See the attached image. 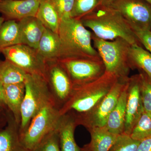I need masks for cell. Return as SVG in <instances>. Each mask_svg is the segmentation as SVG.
Returning <instances> with one entry per match:
<instances>
[{
  "mask_svg": "<svg viewBox=\"0 0 151 151\" xmlns=\"http://www.w3.org/2000/svg\"><path fill=\"white\" fill-rule=\"evenodd\" d=\"M129 78L127 80L119 79L106 96L88 113L74 115L78 125L84 126L88 130L94 127H105Z\"/></svg>",
  "mask_w": 151,
  "mask_h": 151,
  "instance_id": "cell-7",
  "label": "cell"
},
{
  "mask_svg": "<svg viewBox=\"0 0 151 151\" xmlns=\"http://www.w3.org/2000/svg\"><path fill=\"white\" fill-rule=\"evenodd\" d=\"M140 142L132 139L129 135L123 133L118 135L109 151H137Z\"/></svg>",
  "mask_w": 151,
  "mask_h": 151,
  "instance_id": "cell-28",
  "label": "cell"
},
{
  "mask_svg": "<svg viewBox=\"0 0 151 151\" xmlns=\"http://www.w3.org/2000/svg\"><path fill=\"white\" fill-rule=\"evenodd\" d=\"M141 97L144 110L151 113V77L139 71Z\"/></svg>",
  "mask_w": 151,
  "mask_h": 151,
  "instance_id": "cell-27",
  "label": "cell"
},
{
  "mask_svg": "<svg viewBox=\"0 0 151 151\" xmlns=\"http://www.w3.org/2000/svg\"><path fill=\"white\" fill-rule=\"evenodd\" d=\"M100 5L99 0H75L71 17L80 19Z\"/></svg>",
  "mask_w": 151,
  "mask_h": 151,
  "instance_id": "cell-26",
  "label": "cell"
},
{
  "mask_svg": "<svg viewBox=\"0 0 151 151\" xmlns=\"http://www.w3.org/2000/svg\"><path fill=\"white\" fill-rule=\"evenodd\" d=\"M116 0H99L100 5L110 7Z\"/></svg>",
  "mask_w": 151,
  "mask_h": 151,
  "instance_id": "cell-34",
  "label": "cell"
},
{
  "mask_svg": "<svg viewBox=\"0 0 151 151\" xmlns=\"http://www.w3.org/2000/svg\"><path fill=\"white\" fill-rule=\"evenodd\" d=\"M140 43L151 53V31L136 30L133 31Z\"/></svg>",
  "mask_w": 151,
  "mask_h": 151,
  "instance_id": "cell-31",
  "label": "cell"
},
{
  "mask_svg": "<svg viewBox=\"0 0 151 151\" xmlns=\"http://www.w3.org/2000/svg\"><path fill=\"white\" fill-rule=\"evenodd\" d=\"M5 20V19L4 18V17H0V28L4 22Z\"/></svg>",
  "mask_w": 151,
  "mask_h": 151,
  "instance_id": "cell-36",
  "label": "cell"
},
{
  "mask_svg": "<svg viewBox=\"0 0 151 151\" xmlns=\"http://www.w3.org/2000/svg\"><path fill=\"white\" fill-rule=\"evenodd\" d=\"M119 79L105 71L95 81L73 87L68 100L59 109L60 115L71 113L76 116L88 113L106 96Z\"/></svg>",
  "mask_w": 151,
  "mask_h": 151,
  "instance_id": "cell-3",
  "label": "cell"
},
{
  "mask_svg": "<svg viewBox=\"0 0 151 151\" xmlns=\"http://www.w3.org/2000/svg\"><path fill=\"white\" fill-rule=\"evenodd\" d=\"M151 135V113L143 110L130 136L134 139L142 141Z\"/></svg>",
  "mask_w": 151,
  "mask_h": 151,
  "instance_id": "cell-25",
  "label": "cell"
},
{
  "mask_svg": "<svg viewBox=\"0 0 151 151\" xmlns=\"http://www.w3.org/2000/svg\"><path fill=\"white\" fill-rule=\"evenodd\" d=\"M78 126L73 114L67 113L62 115L56 127L59 137L60 151H81L74 139L76 127Z\"/></svg>",
  "mask_w": 151,
  "mask_h": 151,
  "instance_id": "cell-14",
  "label": "cell"
},
{
  "mask_svg": "<svg viewBox=\"0 0 151 151\" xmlns=\"http://www.w3.org/2000/svg\"><path fill=\"white\" fill-rule=\"evenodd\" d=\"M0 151H29L21 142L19 125L12 114L9 115L7 126L0 131Z\"/></svg>",
  "mask_w": 151,
  "mask_h": 151,
  "instance_id": "cell-17",
  "label": "cell"
},
{
  "mask_svg": "<svg viewBox=\"0 0 151 151\" xmlns=\"http://www.w3.org/2000/svg\"><path fill=\"white\" fill-rule=\"evenodd\" d=\"M27 74L10 60H0V81L3 85L24 82Z\"/></svg>",
  "mask_w": 151,
  "mask_h": 151,
  "instance_id": "cell-23",
  "label": "cell"
},
{
  "mask_svg": "<svg viewBox=\"0 0 151 151\" xmlns=\"http://www.w3.org/2000/svg\"><path fill=\"white\" fill-rule=\"evenodd\" d=\"M24 83L25 93L22 105L19 134L25 131L32 119L40 110L50 104H56L43 77L27 74Z\"/></svg>",
  "mask_w": 151,
  "mask_h": 151,
  "instance_id": "cell-5",
  "label": "cell"
},
{
  "mask_svg": "<svg viewBox=\"0 0 151 151\" xmlns=\"http://www.w3.org/2000/svg\"><path fill=\"white\" fill-rule=\"evenodd\" d=\"M58 60L67 73L73 87L95 81L105 72L101 58H66Z\"/></svg>",
  "mask_w": 151,
  "mask_h": 151,
  "instance_id": "cell-8",
  "label": "cell"
},
{
  "mask_svg": "<svg viewBox=\"0 0 151 151\" xmlns=\"http://www.w3.org/2000/svg\"><path fill=\"white\" fill-rule=\"evenodd\" d=\"M61 115L56 104L45 107L32 119L27 129L19 134L23 145L29 151L37 145L45 136L56 129Z\"/></svg>",
  "mask_w": 151,
  "mask_h": 151,
  "instance_id": "cell-6",
  "label": "cell"
},
{
  "mask_svg": "<svg viewBox=\"0 0 151 151\" xmlns=\"http://www.w3.org/2000/svg\"><path fill=\"white\" fill-rule=\"evenodd\" d=\"M88 131L91 137L88 145L92 151H109L118 136L109 132L105 126L94 127Z\"/></svg>",
  "mask_w": 151,
  "mask_h": 151,
  "instance_id": "cell-20",
  "label": "cell"
},
{
  "mask_svg": "<svg viewBox=\"0 0 151 151\" xmlns=\"http://www.w3.org/2000/svg\"><path fill=\"white\" fill-rule=\"evenodd\" d=\"M46 81L55 104L60 109L70 97L73 86L58 60L47 62Z\"/></svg>",
  "mask_w": 151,
  "mask_h": 151,
  "instance_id": "cell-11",
  "label": "cell"
},
{
  "mask_svg": "<svg viewBox=\"0 0 151 151\" xmlns=\"http://www.w3.org/2000/svg\"><path fill=\"white\" fill-rule=\"evenodd\" d=\"M1 53L27 74L40 76L46 80L47 62L35 49L20 44L5 49Z\"/></svg>",
  "mask_w": 151,
  "mask_h": 151,
  "instance_id": "cell-9",
  "label": "cell"
},
{
  "mask_svg": "<svg viewBox=\"0 0 151 151\" xmlns=\"http://www.w3.org/2000/svg\"><path fill=\"white\" fill-rule=\"evenodd\" d=\"M81 151H92L89 145H86L84 146L82 148H81Z\"/></svg>",
  "mask_w": 151,
  "mask_h": 151,
  "instance_id": "cell-35",
  "label": "cell"
},
{
  "mask_svg": "<svg viewBox=\"0 0 151 151\" xmlns=\"http://www.w3.org/2000/svg\"><path fill=\"white\" fill-rule=\"evenodd\" d=\"M59 15L60 20L71 17L75 0H50Z\"/></svg>",
  "mask_w": 151,
  "mask_h": 151,
  "instance_id": "cell-30",
  "label": "cell"
},
{
  "mask_svg": "<svg viewBox=\"0 0 151 151\" xmlns=\"http://www.w3.org/2000/svg\"><path fill=\"white\" fill-rule=\"evenodd\" d=\"M36 17L46 28L58 33L61 20L57 11L50 0H42Z\"/></svg>",
  "mask_w": 151,
  "mask_h": 151,
  "instance_id": "cell-21",
  "label": "cell"
},
{
  "mask_svg": "<svg viewBox=\"0 0 151 151\" xmlns=\"http://www.w3.org/2000/svg\"><path fill=\"white\" fill-rule=\"evenodd\" d=\"M20 44L18 22L15 20L4 22L0 28V53L5 49Z\"/></svg>",
  "mask_w": 151,
  "mask_h": 151,
  "instance_id": "cell-24",
  "label": "cell"
},
{
  "mask_svg": "<svg viewBox=\"0 0 151 151\" xmlns=\"http://www.w3.org/2000/svg\"><path fill=\"white\" fill-rule=\"evenodd\" d=\"M42 0H0V13L7 20L36 17Z\"/></svg>",
  "mask_w": 151,
  "mask_h": 151,
  "instance_id": "cell-13",
  "label": "cell"
},
{
  "mask_svg": "<svg viewBox=\"0 0 151 151\" xmlns=\"http://www.w3.org/2000/svg\"><path fill=\"white\" fill-rule=\"evenodd\" d=\"M145 1H147L151 4V0H145Z\"/></svg>",
  "mask_w": 151,
  "mask_h": 151,
  "instance_id": "cell-37",
  "label": "cell"
},
{
  "mask_svg": "<svg viewBox=\"0 0 151 151\" xmlns=\"http://www.w3.org/2000/svg\"><path fill=\"white\" fill-rule=\"evenodd\" d=\"M143 110L139 74H136L129 78L124 133L130 135Z\"/></svg>",
  "mask_w": 151,
  "mask_h": 151,
  "instance_id": "cell-12",
  "label": "cell"
},
{
  "mask_svg": "<svg viewBox=\"0 0 151 151\" xmlns=\"http://www.w3.org/2000/svg\"><path fill=\"white\" fill-rule=\"evenodd\" d=\"M6 107V106L4 97V85L0 81V107L4 108Z\"/></svg>",
  "mask_w": 151,
  "mask_h": 151,
  "instance_id": "cell-33",
  "label": "cell"
},
{
  "mask_svg": "<svg viewBox=\"0 0 151 151\" xmlns=\"http://www.w3.org/2000/svg\"><path fill=\"white\" fill-rule=\"evenodd\" d=\"M92 40L93 46L104 63L105 71L116 76L119 79L127 80L129 78L131 68L129 53L132 45L121 38L105 40L92 33Z\"/></svg>",
  "mask_w": 151,
  "mask_h": 151,
  "instance_id": "cell-4",
  "label": "cell"
},
{
  "mask_svg": "<svg viewBox=\"0 0 151 151\" xmlns=\"http://www.w3.org/2000/svg\"><path fill=\"white\" fill-rule=\"evenodd\" d=\"M133 31L151 30V4L145 0H116L111 6Z\"/></svg>",
  "mask_w": 151,
  "mask_h": 151,
  "instance_id": "cell-10",
  "label": "cell"
},
{
  "mask_svg": "<svg viewBox=\"0 0 151 151\" xmlns=\"http://www.w3.org/2000/svg\"></svg>",
  "mask_w": 151,
  "mask_h": 151,
  "instance_id": "cell-38",
  "label": "cell"
},
{
  "mask_svg": "<svg viewBox=\"0 0 151 151\" xmlns=\"http://www.w3.org/2000/svg\"><path fill=\"white\" fill-rule=\"evenodd\" d=\"M137 151H151V135L141 141Z\"/></svg>",
  "mask_w": 151,
  "mask_h": 151,
  "instance_id": "cell-32",
  "label": "cell"
},
{
  "mask_svg": "<svg viewBox=\"0 0 151 151\" xmlns=\"http://www.w3.org/2000/svg\"><path fill=\"white\" fill-rule=\"evenodd\" d=\"M36 50L47 62L58 60L60 50L58 34L45 28Z\"/></svg>",
  "mask_w": 151,
  "mask_h": 151,
  "instance_id": "cell-19",
  "label": "cell"
},
{
  "mask_svg": "<svg viewBox=\"0 0 151 151\" xmlns=\"http://www.w3.org/2000/svg\"><path fill=\"white\" fill-rule=\"evenodd\" d=\"M58 34L60 41L58 60L100 58L93 46L92 32L79 19L70 17L61 20Z\"/></svg>",
  "mask_w": 151,
  "mask_h": 151,
  "instance_id": "cell-2",
  "label": "cell"
},
{
  "mask_svg": "<svg viewBox=\"0 0 151 151\" xmlns=\"http://www.w3.org/2000/svg\"><path fill=\"white\" fill-rule=\"evenodd\" d=\"M129 80L105 125L109 132L117 135L124 133Z\"/></svg>",
  "mask_w": 151,
  "mask_h": 151,
  "instance_id": "cell-18",
  "label": "cell"
},
{
  "mask_svg": "<svg viewBox=\"0 0 151 151\" xmlns=\"http://www.w3.org/2000/svg\"><path fill=\"white\" fill-rule=\"evenodd\" d=\"M129 61L131 69H137L151 77V53L142 46L131 45Z\"/></svg>",
  "mask_w": 151,
  "mask_h": 151,
  "instance_id": "cell-22",
  "label": "cell"
},
{
  "mask_svg": "<svg viewBox=\"0 0 151 151\" xmlns=\"http://www.w3.org/2000/svg\"><path fill=\"white\" fill-rule=\"evenodd\" d=\"M20 44L37 49L45 27L36 17H31L17 22Z\"/></svg>",
  "mask_w": 151,
  "mask_h": 151,
  "instance_id": "cell-15",
  "label": "cell"
},
{
  "mask_svg": "<svg viewBox=\"0 0 151 151\" xmlns=\"http://www.w3.org/2000/svg\"><path fill=\"white\" fill-rule=\"evenodd\" d=\"M4 93L6 106L19 125L21 121V108L25 93L24 82L4 84Z\"/></svg>",
  "mask_w": 151,
  "mask_h": 151,
  "instance_id": "cell-16",
  "label": "cell"
},
{
  "mask_svg": "<svg viewBox=\"0 0 151 151\" xmlns=\"http://www.w3.org/2000/svg\"><path fill=\"white\" fill-rule=\"evenodd\" d=\"M80 20L84 27L101 39L112 41L121 38L130 44L142 46L121 14L111 7L99 6Z\"/></svg>",
  "mask_w": 151,
  "mask_h": 151,
  "instance_id": "cell-1",
  "label": "cell"
},
{
  "mask_svg": "<svg viewBox=\"0 0 151 151\" xmlns=\"http://www.w3.org/2000/svg\"><path fill=\"white\" fill-rule=\"evenodd\" d=\"M31 151H60L56 128L45 136Z\"/></svg>",
  "mask_w": 151,
  "mask_h": 151,
  "instance_id": "cell-29",
  "label": "cell"
}]
</instances>
